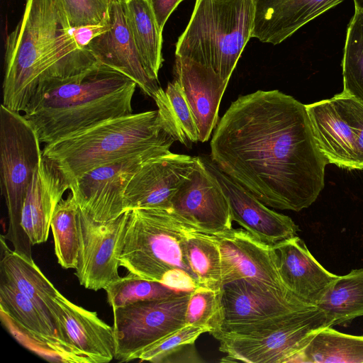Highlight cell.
<instances>
[{"label": "cell", "mask_w": 363, "mask_h": 363, "mask_svg": "<svg viewBox=\"0 0 363 363\" xmlns=\"http://www.w3.org/2000/svg\"><path fill=\"white\" fill-rule=\"evenodd\" d=\"M211 160L264 205L296 212L318 199L328 164L306 105L278 90L232 102L213 131Z\"/></svg>", "instance_id": "1"}, {"label": "cell", "mask_w": 363, "mask_h": 363, "mask_svg": "<svg viewBox=\"0 0 363 363\" xmlns=\"http://www.w3.org/2000/svg\"><path fill=\"white\" fill-rule=\"evenodd\" d=\"M99 63L88 48L77 45L60 0H25L23 15L6 39L2 104L24 111L40 84Z\"/></svg>", "instance_id": "2"}, {"label": "cell", "mask_w": 363, "mask_h": 363, "mask_svg": "<svg viewBox=\"0 0 363 363\" xmlns=\"http://www.w3.org/2000/svg\"><path fill=\"white\" fill-rule=\"evenodd\" d=\"M136 86L123 74L99 63L79 74L40 84L24 116L41 143L50 144L133 113Z\"/></svg>", "instance_id": "3"}, {"label": "cell", "mask_w": 363, "mask_h": 363, "mask_svg": "<svg viewBox=\"0 0 363 363\" xmlns=\"http://www.w3.org/2000/svg\"><path fill=\"white\" fill-rule=\"evenodd\" d=\"M176 141L157 111L117 117L46 145L43 157L69 183L101 165L151 150L169 151Z\"/></svg>", "instance_id": "4"}, {"label": "cell", "mask_w": 363, "mask_h": 363, "mask_svg": "<svg viewBox=\"0 0 363 363\" xmlns=\"http://www.w3.org/2000/svg\"><path fill=\"white\" fill-rule=\"evenodd\" d=\"M192 229L169 210H131L120 265L142 279L191 291L200 286L186 250V239Z\"/></svg>", "instance_id": "5"}, {"label": "cell", "mask_w": 363, "mask_h": 363, "mask_svg": "<svg viewBox=\"0 0 363 363\" xmlns=\"http://www.w3.org/2000/svg\"><path fill=\"white\" fill-rule=\"evenodd\" d=\"M254 0H196L175 56L211 67L229 81L254 25Z\"/></svg>", "instance_id": "6"}, {"label": "cell", "mask_w": 363, "mask_h": 363, "mask_svg": "<svg viewBox=\"0 0 363 363\" xmlns=\"http://www.w3.org/2000/svg\"><path fill=\"white\" fill-rule=\"evenodd\" d=\"M332 326L318 306L291 312L259 322L223 325L212 335L226 354L221 362L291 363L298 357L313 336Z\"/></svg>", "instance_id": "7"}, {"label": "cell", "mask_w": 363, "mask_h": 363, "mask_svg": "<svg viewBox=\"0 0 363 363\" xmlns=\"http://www.w3.org/2000/svg\"><path fill=\"white\" fill-rule=\"evenodd\" d=\"M41 142L31 123L20 112L0 106V182L9 216L3 235L13 250L33 262L31 242L21 225L24 200L43 160Z\"/></svg>", "instance_id": "8"}, {"label": "cell", "mask_w": 363, "mask_h": 363, "mask_svg": "<svg viewBox=\"0 0 363 363\" xmlns=\"http://www.w3.org/2000/svg\"><path fill=\"white\" fill-rule=\"evenodd\" d=\"M318 147L328 164L363 169V103L343 91L306 105Z\"/></svg>", "instance_id": "9"}, {"label": "cell", "mask_w": 363, "mask_h": 363, "mask_svg": "<svg viewBox=\"0 0 363 363\" xmlns=\"http://www.w3.org/2000/svg\"><path fill=\"white\" fill-rule=\"evenodd\" d=\"M191 291L138 301L113 310L115 358L130 362L140 352L185 326Z\"/></svg>", "instance_id": "10"}, {"label": "cell", "mask_w": 363, "mask_h": 363, "mask_svg": "<svg viewBox=\"0 0 363 363\" xmlns=\"http://www.w3.org/2000/svg\"><path fill=\"white\" fill-rule=\"evenodd\" d=\"M127 211L108 221H96L79 208L77 214L79 252L75 275L88 289H104L118 280L123 247Z\"/></svg>", "instance_id": "11"}, {"label": "cell", "mask_w": 363, "mask_h": 363, "mask_svg": "<svg viewBox=\"0 0 363 363\" xmlns=\"http://www.w3.org/2000/svg\"><path fill=\"white\" fill-rule=\"evenodd\" d=\"M169 152L151 150L104 164L72 181L69 190L80 210L92 219L113 220L127 211L125 189L140 166L152 157Z\"/></svg>", "instance_id": "12"}, {"label": "cell", "mask_w": 363, "mask_h": 363, "mask_svg": "<svg viewBox=\"0 0 363 363\" xmlns=\"http://www.w3.org/2000/svg\"><path fill=\"white\" fill-rule=\"evenodd\" d=\"M169 210L201 233L218 236L233 228L228 200L200 157L189 178L174 195Z\"/></svg>", "instance_id": "13"}, {"label": "cell", "mask_w": 363, "mask_h": 363, "mask_svg": "<svg viewBox=\"0 0 363 363\" xmlns=\"http://www.w3.org/2000/svg\"><path fill=\"white\" fill-rule=\"evenodd\" d=\"M216 238L220 252L223 286L245 279L269 290L289 292L279 277L272 245L241 228H232Z\"/></svg>", "instance_id": "14"}, {"label": "cell", "mask_w": 363, "mask_h": 363, "mask_svg": "<svg viewBox=\"0 0 363 363\" xmlns=\"http://www.w3.org/2000/svg\"><path fill=\"white\" fill-rule=\"evenodd\" d=\"M199 157L169 153L144 162L125 191L126 211L136 208L169 210L172 199L196 167Z\"/></svg>", "instance_id": "15"}, {"label": "cell", "mask_w": 363, "mask_h": 363, "mask_svg": "<svg viewBox=\"0 0 363 363\" xmlns=\"http://www.w3.org/2000/svg\"><path fill=\"white\" fill-rule=\"evenodd\" d=\"M109 28L94 38L87 48L97 60L133 80L142 91L153 98L160 88L154 79L137 47L127 23L123 1L110 4Z\"/></svg>", "instance_id": "16"}, {"label": "cell", "mask_w": 363, "mask_h": 363, "mask_svg": "<svg viewBox=\"0 0 363 363\" xmlns=\"http://www.w3.org/2000/svg\"><path fill=\"white\" fill-rule=\"evenodd\" d=\"M220 303V328L259 322L316 307L303 302L291 293L269 290L245 279L225 284L221 290Z\"/></svg>", "instance_id": "17"}, {"label": "cell", "mask_w": 363, "mask_h": 363, "mask_svg": "<svg viewBox=\"0 0 363 363\" xmlns=\"http://www.w3.org/2000/svg\"><path fill=\"white\" fill-rule=\"evenodd\" d=\"M203 162L219 182L228 200L233 220L246 231L272 246L297 235L298 226L290 217L269 209L248 190L222 172L213 162Z\"/></svg>", "instance_id": "18"}, {"label": "cell", "mask_w": 363, "mask_h": 363, "mask_svg": "<svg viewBox=\"0 0 363 363\" xmlns=\"http://www.w3.org/2000/svg\"><path fill=\"white\" fill-rule=\"evenodd\" d=\"M60 337L82 363H106L115 358L113 328L96 312L79 306L60 294Z\"/></svg>", "instance_id": "19"}, {"label": "cell", "mask_w": 363, "mask_h": 363, "mask_svg": "<svg viewBox=\"0 0 363 363\" xmlns=\"http://www.w3.org/2000/svg\"><path fill=\"white\" fill-rule=\"evenodd\" d=\"M272 247L286 289L303 302L317 306L338 276L325 269L297 235Z\"/></svg>", "instance_id": "20"}, {"label": "cell", "mask_w": 363, "mask_h": 363, "mask_svg": "<svg viewBox=\"0 0 363 363\" xmlns=\"http://www.w3.org/2000/svg\"><path fill=\"white\" fill-rule=\"evenodd\" d=\"M174 80L192 111L199 141H207L218 123L220 101L229 81L223 79L210 67L179 56L175 57Z\"/></svg>", "instance_id": "21"}, {"label": "cell", "mask_w": 363, "mask_h": 363, "mask_svg": "<svg viewBox=\"0 0 363 363\" xmlns=\"http://www.w3.org/2000/svg\"><path fill=\"white\" fill-rule=\"evenodd\" d=\"M344 0H254L252 38L278 45Z\"/></svg>", "instance_id": "22"}, {"label": "cell", "mask_w": 363, "mask_h": 363, "mask_svg": "<svg viewBox=\"0 0 363 363\" xmlns=\"http://www.w3.org/2000/svg\"><path fill=\"white\" fill-rule=\"evenodd\" d=\"M69 183L60 170L43 157L28 188L21 213V225L31 245L47 241L51 218Z\"/></svg>", "instance_id": "23"}, {"label": "cell", "mask_w": 363, "mask_h": 363, "mask_svg": "<svg viewBox=\"0 0 363 363\" xmlns=\"http://www.w3.org/2000/svg\"><path fill=\"white\" fill-rule=\"evenodd\" d=\"M6 240L1 235L0 279L28 297L60 338L57 298L60 293L34 261L30 262L11 250Z\"/></svg>", "instance_id": "24"}, {"label": "cell", "mask_w": 363, "mask_h": 363, "mask_svg": "<svg viewBox=\"0 0 363 363\" xmlns=\"http://www.w3.org/2000/svg\"><path fill=\"white\" fill-rule=\"evenodd\" d=\"M124 12L136 47L151 75L158 81L164 61L162 54V32L147 0L123 1Z\"/></svg>", "instance_id": "25"}, {"label": "cell", "mask_w": 363, "mask_h": 363, "mask_svg": "<svg viewBox=\"0 0 363 363\" xmlns=\"http://www.w3.org/2000/svg\"><path fill=\"white\" fill-rule=\"evenodd\" d=\"M317 306L324 311L333 326L363 316V268L338 276Z\"/></svg>", "instance_id": "26"}, {"label": "cell", "mask_w": 363, "mask_h": 363, "mask_svg": "<svg viewBox=\"0 0 363 363\" xmlns=\"http://www.w3.org/2000/svg\"><path fill=\"white\" fill-rule=\"evenodd\" d=\"M298 362L363 363V336L340 333L328 326L316 333Z\"/></svg>", "instance_id": "27"}, {"label": "cell", "mask_w": 363, "mask_h": 363, "mask_svg": "<svg viewBox=\"0 0 363 363\" xmlns=\"http://www.w3.org/2000/svg\"><path fill=\"white\" fill-rule=\"evenodd\" d=\"M152 99L162 125L175 140L187 147L199 141L194 114L177 82H169L165 90L160 87Z\"/></svg>", "instance_id": "28"}, {"label": "cell", "mask_w": 363, "mask_h": 363, "mask_svg": "<svg viewBox=\"0 0 363 363\" xmlns=\"http://www.w3.org/2000/svg\"><path fill=\"white\" fill-rule=\"evenodd\" d=\"M186 250L189 263L199 285L221 291V259L216 236L192 229L186 239Z\"/></svg>", "instance_id": "29"}, {"label": "cell", "mask_w": 363, "mask_h": 363, "mask_svg": "<svg viewBox=\"0 0 363 363\" xmlns=\"http://www.w3.org/2000/svg\"><path fill=\"white\" fill-rule=\"evenodd\" d=\"M79 207L70 191L56 206L50 227L54 238L55 254L64 269H75L79 252L77 214Z\"/></svg>", "instance_id": "30"}, {"label": "cell", "mask_w": 363, "mask_h": 363, "mask_svg": "<svg viewBox=\"0 0 363 363\" xmlns=\"http://www.w3.org/2000/svg\"><path fill=\"white\" fill-rule=\"evenodd\" d=\"M206 332L201 327L185 325L140 352L133 360L154 363L201 362L194 344Z\"/></svg>", "instance_id": "31"}, {"label": "cell", "mask_w": 363, "mask_h": 363, "mask_svg": "<svg viewBox=\"0 0 363 363\" xmlns=\"http://www.w3.org/2000/svg\"><path fill=\"white\" fill-rule=\"evenodd\" d=\"M342 67L343 91L363 103V11L357 9L347 26Z\"/></svg>", "instance_id": "32"}, {"label": "cell", "mask_w": 363, "mask_h": 363, "mask_svg": "<svg viewBox=\"0 0 363 363\" xmlns=\"http://www.w3.org/2000/svg\"><path fill=\"white\" fill-rule=\"evenodd\" d=\"M104 290L112 310L138 301L169 297L180 292L160 282L144 279L129 272L108 284Z\"/></svg>", "instance_id": "33"}, {"label": "cell", "mask_w": 363, "mask_h": 363, "mask_svg": "<svg viewBox=\"0 0 363 363\" xmlns=\"http://www.w3.org/2000/svg\"><path fill=\"white\" fill-rule=\"evenodd\" d=\"M221 291L199 286L191 291L185 314V325H194L212 333L221 324Z\"/></svg>", "instance_id": "34"}, {"label": "cell", "mask_w": 363, "mask_h": 363, "mask_svg": "<svg viewBox=\"0 0 363 363\" xmlns=\"http://www.w3.org/2000/svg\"><path fill=\"white\" fill-rule=\"evenodd\" d=\"M72 28L108 23V0H60Z\"/></svg>", "instance_id": "35"}, {"label": "cell", "mask_w": 363, "mask_h": 363, "mask_svg": "<svg viewBox=\"0 0 363 363\" xmlns=\"http://www.w3.org/2000/svg\"><path fill=\"white\" fill-rule=\"evenodd\" d=\"M155 15L157 26L162 32L169 17L184 0H147Z\"/></svg>", "instance_id": "36"}, {"label": "cell", "mask_w": 363, "mask_h": 363, "mask_svg": "<svg viewBox=\"0 0 363 363\" xmlns=\"http://www.w3.org/2000/svg\"><path fill=\"white\" fill-rule=\"evenodd\" d=\"M109 28V23L91 25L72 28V33L77 45L82 49L87 48L89 43L96 36Z\"/></svg>", "instance_id": "37"}, {"label": "cell", "mask_w": 363, "mask_h": 363, "mask_svg": "<svg viewBox=\"0 0 363 363\" xmlns=\"http://www.w3.org/2000/svg\"><path fill=\"white\" fill-rule=\"evenodd\" d=\"M354 9L363 11V0H353Z\"/></svg>", "instance_id": "38"}, {"label": "cell", "mask_w": 363, "mask_h": 363, "mask_svg": "<svg viewBox=\"0 0 363 363\" xmlns=\"http://www.w3.org/2000/svg\"><path fill=\"white\" fill-rule=\"evenodd\" d=\"M110 2L111 1H125L126 0H108Z\"/></svg>", "instance_id": "39"}]
</instances>
